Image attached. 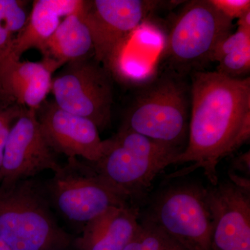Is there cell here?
Returning a JSON list of instances; mask_svg holds the SVG:
<instances>
[{
  "mask_svg": "<svg viewBox=\"0 0 250 250\" xmlns=\"http://www.w3.org/2000/svg\"><path fill=\"white\" fill-rule=\"evenodd\" d=\"M232 27L233 21L210 0L188 1L174 18L161 53L175 70L187 71L209 62L213 49Z\"/></svg>",
  "mask_w": 250,
  "mask_h": 250,
  "instance_id": "8992f818",
  "label": "cell"
},
{
  "mask_svg": "<svg viewBox=\"0 0 250 250\" xmlns=\"http://www.w3.org/2000/svg\"><path fill=\"white\" fill-rule=\"evenodd\" d=\"M82 10L62 19L41 52L42 59L53 62L58 68L68 62L94 57L93 39Z\"/></svg>",
  "mask_w": 250,
  "mask_h": 250,
  "instance_id": "2e32d148",
  "label": "cell"
},
{
  "mask_svg": "<svg viewBox=\"0 0 250 250\" xmlns=\"http://www.w3.org/2000/svg\"><path fill=\"white\" fill-rule=\"evenodd\" d=\"M146 218L185 250H211L213 226L204 188L193 184L167 188Z\"/></svg>",
  "mask_w": 250,
  "mask_h": 250,
  "instance_id": "52a82bcc",
  "label": "cell"
},
{
  "mask_svg": "<svg viewBox=\"0 0 250 250\" xmlns=\"http://www.w3.org/2000/svg\"><path fill=\"white\" fill-rule=\"evenodd\" d=\"M26 1L0 0V61L11 57L15 39L27 24Z\"/></svg>",
  "mask_w": 250,
  "mask_h": 250,
  "instance_id": "e0dca14e",
  "label": "cell"
},
{
  "mask_svg": "<svg viewBox=\"0 0 250 250\" xmlns=\"http://www.w3.org/2000/svg\"><path fill=\"white\" fill-rule=\"evenodd\" d=\"M53 62H21L14 57L0 61V97L1 101L36 110L51 92Z\"/></svg>",
  "mask_w": 250,
  "mask_h": 250,
  "instance_id": "4fadbf2b",
  "label": "cell"
},
{
  "mask_svg": "<svg viewBox=\"0 0 250 250\" xmlns=\"http://www.w3.org/2000/svg\"><path fill=\"white\" fill-rule=\"evenodd\" d=\"M231 181L206 188L211 250H250V193Z\"/></svg>",
  "mask_w": 250,
  "mask_h": 250,
  "instance_id": "7c38bea8",
  "label": "cell"
},
{
  "mask_svg": "<svg viewBox=\"0 0 250 250\" xmlns=\"http://www.w3.org/2000/svg\"><path fill=\"white\" fill-rule=\"evenodd\" d=\"M49 204L45 188L32 179L0 188V237L11 250H60L70 245Z\"/></svg>",
  "mask_w": 250,
  "mask_h": 250,
  "instance_id": "7a4b0ae2",
  "label": "cell"
},
{
  "mask_svg": "<svg viewBox=\"0 0 250 250\" xmlns=\"http://www.w3.org/2000/svg\"><path fill=\"white\" fill-rule=\"evenodd\" d=\"M248 45H250V30L238 27L234 33L219 42L210 54L209 62H219L228 54Z\"/></svg>",
  "mask_w": 250,
  "mask_h": 250,
  "instance_id": "44dd1931",
  "label": "cell"
},
{
  "mask_svg": "<svg viewBox=\"0 0 250 250\" xmlns=\"http://www.w3.org/2000/svg\"></svg>",
  "mask_w": 250,
  "mask_h": 250,
  "instance_id": "4316f807",
  "label": "cell"
},
{
  "mask_svg": "<svg viewBox=\"0 0 250 250\" xmlns=\"http://www.w3.org/2000/svg\"><path fill=\"white\" fill-rule=\"evenodd\" d=\"M184 250L161 231L150 220L145 218L139 228L123 250Z\"/></svg>",
  "mask_w": 250,
  "mask_h": 250,
  "instance_id": "ac0fdd59",
  "label": "cell"
},
{
  "mask_svg": "<svg viewBox=\"0 0 250 250\" xmlns=\"http://www.w3.org/2000/svg\"><path fill=\"white\" fill-rule=\"evenodd\" d=\"M216 72L231 78H241L250 71V45L237 49L224 57Z\"/></svg>",
  "mask_w": 250,
  "mask_h": 250,
  "instance_id": "d6986e66",
  "label": "cell"
},
{
  "mask_svg": "<svg viewBox=\"0 0 250 250\" xmlns=\"http://www.w3.org/2000/svg\"><path fill=\"white\" fill-rule=\"evenodd\" d=\"M188 92L181 75L154 79L135 98L121 128L183 152L190 121Z\"/></svg>",
  "mask_w": 250,
  "mask_h": 250,
  "instance_id": "3957f363",
  "label": "cell"
},
{
  "mask_svg": "<svg viewBox=\"0 0 250 250\" xmlns=\"http://www.w3.org/2000/svg\"><path fill=\"white\" fill-rule=\"evenodd\" d=\"M232 165L233 168L239 170L242 172L250 174V151L241 154L238 157L233 159Z\"/></svg>",
  "mask_w": 250,
  "mask_h": 250,
  "instance_id": "603a6c76",
  "label": "cell"
},
{
  "mask_svg": "<svg viewBox=\"0 0 250 250\" xmlns=\"http://www.w3.org/2000/svg\"><path fill=\"white\" fill-rule=\"evenodd\" d=\"M41 131L35 110L24 108L11 126L5 146L0 188L61 167Z\"/></svg>",
  "mask_w": 250,
  "mask_h": 250,
  "instance_id": "30bf717a",
  "label": "cell"
},
{
  "mask_svg": "<svg viewBox=\"0 0 250 250\" xmlns=\"http://www.w3.org/2000/svg\"><path fill=\"white\" fill-rule=\"evenodd\" d=\"M103 157L91 163L108 184L129 200L142 195L182 150L121 128L105 140Z\"/></svg>",
  "mask_w": 250,
  "mask_h": 250,
  "instance_id": "277c9868",
  "label": "cell"
},
{
  "mask_svg": "<svg viewBox=\"0 0 250 250\" xmlns=\"http://www.w3.org/2000/svg\"><path fill=\"white\" fill-rule=\"evenodd\" d=\"M164 3L154 0L84 1L82 15L93 39L95 61L111 74L134 31Z\"/></svg>",
  "mask_w": 250,
  "mask_h": 250,
  "instance_id": "9c48e42d",
  "label": "cell"
},
{
  "mask_svg": "<svg viewBox=\"0 0 250 250\" xmlns=\"http://www.w3.org/2000/svg\"><path fill=\"white\" fill-rule=\"evenodd\" d=\"M52 77L56 104L93 122L99 131L111 124L113 102L111 74L93 58L68 62Z\"/></svg>",
  "mask_w": 250,
  "mask_h": 250,
  "instance_id": "ba28073f",
  "label": "cell"
},
{
  "mask_svg": "<svg viewBox=\"0 0 250 250\" xmlns=\"http://www.w3.org/2000/svg\"><path fill=\"white\" fill-rule=\"evenodd\" d=\"M188 144L173 164L192 163L169 178L203 169L211 186L218 183L220 161L250 138V77L231 78L216 71H195L190 90Z\"/></svg>",
  "mask_w": 250,
  "mask_h": 250,
  "instance_id": "6da1fadb",
  "label": "cell"
},
{
  "mask_svg": "<svg viewBox=\"0 0 250 250\" xmlns=\"http://www.w3.org/2000/svg\"><path fill=\"white\" fill-rule=\"evenodd\" d=\"M231 182L237 187L245 189V190H249L250 191V179L243 178V177H238L232 171H230L229 172Z\"/></svg>",
  "mask_w": 250,
  "mask_h": 250,
  "instance_id": "cb8c5ba5",
  "label": "cell"
},
{
  "mask_svg": "<svg viewBox=\"0 0 250 250\" xmlns=\"http://www.w3.org/2000/svg\"><path fill=\"white\" fill-rule=\"evenodd\" d=\"M41 131L54 153L95 163L103 157L104 141L93 122L45 101L36 111Z\"/></svg>",
  "mask_w": 250,
  "mask_h": 250,
  "instance_id": "8fae6325",
  "label": "cell"
},
{
  "mask_svg": "<svg viewBox=\"0 0 250 250\" xmlns=\"http://www.w3.org/2000/svg\"><path fill=\"white\" fill-rule=\"evenodd\" d=\"M83 0H36L33 2L27 24L15 39L11 57L20 59L24 52L36 49L41 52L57 30L61 20L82 9Z\"/></svg>",
  "mask_w": 250,
  "mask_h": 250,
  "instance_id": "9a60e30c",
  "label": "cell"
},
{
  "mask_svg": "<svg viewBox=\"0 0 250 250\" xmlns=\"http://www.w3.org/2000/svg\"><path fill=\"white\" fill-rule=\"evenodd\" d=\"M45 187L49 202L67 220L85 224L112 207L129 206L88 161L67 158Z\"/></svg>",
  "mask_w": 250,
  "mask_h": 250,
  "instance_id": "5b68a950",
  "label": "cell"
},
{
  "mask_svg": "<svg viewBox=\"0 0 250 250\" xmlns=\"http://www.w3.org/2000/svg\"><path fill=\"white\" fill-rule=\"evenodd\" d=\"M24 109V107L16 104L4 101L0 103V182L5 146L10 130L15 122L21 116Z\"/></svg>",
  "mask_w": 250,
  "mask_h": 250,
  "instance_id": "ffe728a7",
  "label": "cell"
},
{
  "mask_svg": "<svg viewBox=\"0 0 250 250\" xmlns=\"http://www.w3.org/2000/svg\"><path fill=\"white\" fill-rule=\"evenodd\" d=\"M0 250H11L10 247L6 244V242L0 237Z\"/></svg>",
  "mask_w": 250,
  "mask_h": 250,
  "instance_id": "484cf974",
  "label": "cell"
},
{
  "mask_svg": "<svg viewBox=\"0 0 250 250\" xmlns=\"http://www.w3.org/2000/svg\"><path fill=\"white\" fill-rule=\"evenodd\" d=\"M215 7L226 16L233 21L241 18L243 14L250 11V0H210Z\"/></svg>",
  "mask_w": 250,
  "mask_h": 250,
  "instance_id": "7402d4cb",
  "label": "cell"
},
{
  "mask_svg": "<svg viewBox=\"0 0 250 250\" xmlns=\"http://www.w3.org/2000/svg\"><path fill=\"white\" fill-rule=\"evenodd\" d=\"M139 209L112 207L85 224L76 241L80 250H123L139 227Z\"/></svg>",
  "mask_w": 250,
  "mask_h": 250,
  "instance_id": "5bb4252c",
  "label": "cell"
},
{
  "mask_svg": "<svg viewBox=\"0 0 250 250\" xmlns=\"http://www.w3.org/2000/svg\"><path fill=\"white\" fill-rule=\"evenodd\" d=\"M238 27L250 30V11L243 14L241 18H238L236 22Z\"/></svg>",
  "mask_w": 250,
  "mask_h": 250,
  "instance_id": "d4e9b609",
  "label": "cell"
}]
</instances>
